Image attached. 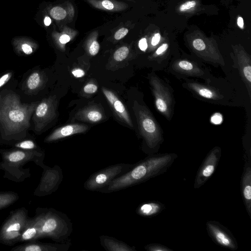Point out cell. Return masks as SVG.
I'll use <instances>...</instances> for the list:
<instances>
[{
	"label": "cell",
	"instance_id": "cell-1",
	"mask_svg": "<svg viewBox=\"0 0 251 251\" xmlns=\"http://www.w3.org/2000/svg\"><path fill=\"white\" fill-rule=\"evenodd\" d=\"M37 102H21L19 96L13 92L0 94V127L1 138L5 141L18 140L25 136L30 119Z\"/></svg>",
	"mask_w": 251,
	"mask_h": 251
},
{
	"label": "cell",
	"instance_id": "cell-2",
	"mask_svg": "<svg viewBox=\"0 0 251 251\" xmlns=\"http://www.w3.org/2000/svg\"><path fill=\"white\" fill-rule=\"evenodd\" d=\"M177 157V155L175 153L149 155L98 192L112 193L145 182L165 173Z\"/></svg>",
	"mask_w": 251,
	"mask_h": 251
},
{
	"label": "cell",
	"instance_id": "cell-3",
	"mask_svg": "<svg viewBox=\"0 0 251 251\" xmlns=\"http://www.w3.org/2000/svg\"><path fill=\"white\" fill-rule=\"evenodd\" d=\"M2 160L0 169L4 172L3 177L10 180L20 182L31 176L29 168L23 166L29 162H33L41 167L44 163L45 152L42 150L25 151L15 148L0 150Z\"/></svg>",
	"mask_w": 251,
	"mask_h": 251
},
{
	"label": "cell",
	"instance_id": "cell-4",
	"mask_svg": "<svg viewBox=\"0 0 251 251\" xmlns=\"http://www.w3.org/2000/svg\"><path fill=\"white\" fill-rule=\"evenodd\" d=\"M40 229L41 239L49 238L63 242L73 232V224L65 214L53 208L37 207L35 215Z\"/></svg>",
	"mask_w": 251,
	"mask_h": 251
},
{
	"label": "cell",
	"instance_id": "cell-5",
	"mask_svg": "<svg viewBox=\"0 0 251 251\" xmlns=\"http://www.w3.org/2000/svg\"><path fill=\"white\" fill-rule=\"evenodd\" d=\"M133 109L135 115L140 135L143 140V150L149 154L158 153L164 141L163 130L147 106L134 100Z\"/></svg>",
	"mask_w": 251,
	"mask_h": 251
},
{
	"label": "cell",
	"instance_id": "cell-6",
	"mask_svg": "<svg viewBox=\"0 0 251 251\" xmlns=\"http://www.w3.org/2000/svg\"><path fill=\"white\" fill-rule=\"evenodd\" d=\"M149 80L156 110L168 120H171L175 104L172 89L154 72L149 75Z\"/></svg>",
	"mask_w": 251,
	"mask_h": 251
},
{
	"label": "cell",
	"instance_id": "cell-7",
	"mask_svg": "<svg viewBox=\"0 0 251 251\" xmlns=\"http://www.w3.org/2000/svg\"><path fill=\"white\" fill-rule=\"evenodd\" d=\"M28 218V210L25 207L11 211L0 228V243L11 246L19 243Z\"/></svg>",
	"mask_w": 251,
	"mask_h": 251
},
{
	"label": "cell",
	"instance_id": "cell-8",
	"mask_svg": "<svg viewBox=\"0 0 251 251\" xmlns=\"http://www.w3.org/2000/svg\"><path fill=\"white\" fill-rule=\"evenodd\" d=\"M189 47L197 57L214 66H224L225 60L216 44L201 33L193 34L188 39Z\"/></svg>",
	"mask_w": 251,
	"mask_h": 251
},
{
	"label": "cell",
	"instance_id": "cell-9",
	"mask_svg": "<svg viewBox=\"0 0 251 251\" xmlns=\"http://www.w3.org/2000/svg\"><path fill=\"white\" fill-rule=\"evenodd\" d=\"M168 70L177 77H194L211 80L210 72L202 63L191 58H178L171 61L168 64Z\"/></svg>",
	"mask_w": 251,
	"mask_h": 251
},
{
	"label": "cell",
	"instance_id": "cell-10",
	"mask_svg": "<svg viewBox=\"0 0 251 251\" xmlns=\"http://www.w3.org/2000/svg\"><path fill=\"white\" fill-rule=\"evenodd\" d=\"M184 80L183 86L187 89L196 97L201 100L219 104H228L231 98V95L227 92L222 91L210 84L202 83L188 78H182Z\"/></svg>",
	"mask_w": 251,
	"mask_h": 251
},
{
	"label": "cell",
	"instance_id": "cell-11",
	"mask_svg": "<svg viewBox=\"0 0 251 251\" xmlns=\"http://www.w3.org/2000/svg\"><path fill=\"white\" fill-rule=\"evenodd\" d=\"M134 165V164L118 163L103 168L91 175L84 183V187L87 190L99 191L113 179L128 171Z\"/></svg>",
	"mask_w": 251,
	"mask_h": 251
},
{
	"label": "cell",
	"instance_id": "cell-12",
	"mask_svg": "<svg viewBox=\"0 0 251 251\" xmlns=\"http://www.w3.org/2000/svg\"><path fill=\"white\" fill-rule=\"evenodd\" d=\"M40 167L43 171L40 182L34 190V195L44 197L50 195L58 189L63 176L61 168L57 165L50 167L44 163Z\"/></svg>",
	"mask_w": 251,
	"mask_h": 251
},
{
	"label": "cell",
	"instance_id": "cell-13",
	"mask_svg": "<svg viewBox=\"0 0 251 251\" xmlns=\"http://www.w3.org/2000/svg\"><path fill=\"white\" fill-rule=\"evenodd\" d=\"M56 110V100L54 96L43 99L37 105L33 116L36 132H41L55 118Z\"/></svg>",
	"mask_w": 251,
	"mask_h": 251
},
{
	"label": "cell",
	"instance_id": "cell-14",
	"mask_svg": "<svg viewBox=\"0 0 251 251\" xmlns=\"http://www.w3.org/2000/svg\"><path fill=\"white\" fill-rule=\"evenodd\" d=\"M206 228L208 236L216 244L231 251L238 249L237 242L231 232L219 222L207 221Z\"/></svg>",
	"mask_w": 251,
	"mask_h": 251
},
{
	"label": "cell",
	"instance_id": "cell-15",
	"mask_svg": "<svg viewBox=\"0 0 251 251\" xmlns=\"http://www.w3.org/2000/svg\"><path fill=\"white\" fill-rule=\"evenodd\" d=\"M221 154V149L218 146L214 147L208 152L197 171L194 188H199L211 177L217 168Z\"/></svg>",
	"mask_w": 251,
	"mask_h": 251
},
{
	"label": "cell",
	"instance_id": "cell-16",
	"mask_svg": "<svg viewBox=\"0 0 251 251\" xmlns=\"http://www.w3.org/2000/svg\"><path fill=\"white\" fill-rule=\"evenodd\" d=\"M233 53L231 57L233 67L237 69L246 85L250 98L251 97V59L250 55L244 49L239 46L233 48Z\"/></svg>",
	"mask_w": 251,
	"mask_h": 251
},
{
	"label": "cell",
	"instance_id": "cell-17",
	"mask_svg": "<svg viewBox=\"0 0 251 251\" xmlns=\"http://www.w3.org/2000/svg\"><path fill=\"white\" fill-rule=\"evenodd\" d=\"M69 241L61 243H42L37 241L25 242L12 248L11 251H67L71 246Z\"/></svg>",
	"mask_w": 251,
	"mask_h": 251
},
{
	"label": "cell",
	"instance_id": "cell-18",
	"mask_svg": "<svg viewBox=\"0 0 251 251\" xmlns=\"http://www.w3.org/2000/svg\"><path fill=\"white\" fill-rule=\"evenodd\" d=\"M102 92L114 112L123 123L129 127H133L132 120L124 103L112 91L105 87L102 88Z\"/></svg>",
	"mask_w": 251,
	"mask_h": 251
},
{
	"label": "cell",
	"instance_id": "cell-19",
	"mask_svg": "<svg viewBox=\"0 0 251 251\" xmlns=\"http://www.w3.org/2000/svg\"><path fill=\"white\" fill-rule=\"evenodd\" d=\"M240 188L246 211L251 219V162H245L241 178Z\"/></svg>",
	"mask_w": 251,
	"mask_h": 251
},
{
	"label": "cell",
	"instance_id": "cell-20",
	"mask_svg": "<svg viewBox=\"0 0 251 251\" xmlns=\"http://www.w3.org/2000/svg\"><path fill=\"white\" fill-rule=\"evenodd\" d=\"M88 126L78 123L71 124L54 130L45 139V142L50 143L73 135L85 132Z\"/></svg>",
	"mask_w": 251,
	"mask_h": 251
},
{
	"label": "cell",
	"instance_id": "cell-21",
	"mask_svg": "<svg viewBox=\"0 0 251 251\" xmlns=\"http://www.w3.org/2000/svg\"><path fill=\"white\" fill-rule=\"evenodd\" d=\"M40 239V224L37 217L35 215L27 220L22 232L19 242H32Z\"/></svg>",
	"mask_w": 251,
	"mask_h": 251
},
{
	"label": "cell",
	"instance_id": "cell-22",
	"mask_svg": "<svg viewBox=\"0 0 251 251\" xmlns=\"http://www.w3.org/2000/svg\"><path fill=\"white\" fill-rule=\"evenodd\" d=\"M102 109L96 105H90L79 109L75 115V119L90 123H98L104 118Z\"/></svg>",
	"mask_w": 251,
	"mask_h": 251
},
{
	"label": "cell",
	"instance_id": "cell-23",
	"mask_svg": "<svg viewBox=\"0 0 251 251\" xmlns=\"http://www.w3.org/2000/svg\"><path fill=\"white\" fill-rule=\"evenodd\" d=\"M77 34V31L65 26L60 32L53 31L51 33V37L56 47L59 50L64 51L66 45L72 41Z\"/></svg>",
	"mask_w": 251,
	"mask_h": 251
},
{
	"label": "cell",
	"instance_id": "cell-24",
	"mask_svg": "<svg viewBox=\"0 0 251 251\" xmlns=\"http://www.w3.org/2000/svg\"><path fill=\"white\" fill-rule=\"evenodd\" d=\"M49 13L57 21H66L70 22L74 17L75 10L73 4L68 2L53 6L50 9Z\"/></svg>",
	"mask_w": 251,
	"mask_h": 251
},
{
	"label": "cell",
	"instance_id": "cell-25",
	"mask_svg": "<svg viewBox=\"0 0 251 251\" xmlns=\"http://www.w3.org/2000/svg\"><path fill=\"white\" fill-rule=\"evenodd\" d=\"M100 241V245L107 251H136L135 247H131L113 237L101 235Z\"/></svg>",
	"mask_w": 251,
	"mask_h": 251
},
{
	"label": "cell",
	"instance_id": "cell-26",
	"mask_svg": "<svg viewBox=\"0 0 251 251\" xmlns=\"http://www.w3.org/2000/svg\"><path fill=\"white\" fill-rule=\"evenodd\" d=\"M91 5L96 9L108 12H120L128 7L126 3L116 0H86Z\"/></svg>",
	"mask_w": 251,
	"mask_h": 251
},
{
	"label": "cell",
	"instance_id": "cell-27",
	"mask_svg": "<svg viewBox=\"0 0 251 251\" xmlns=\"http://www.w3.org/2000/svg\"><path fill=\"white\" fill-rule=\"evenodd\" d=\"M12 45L15 51L21 54H31L38 48V45L36 42L25 37H18L13 38Z\"/></svg>",
	"mask_w": 251,
	"mask_h": 251
},
{
	"label": "cell",
	"instance_id": "cell-28",
	"mask_svg": "<svg viewBox=\"0 0 251 251\" xmlns=\"http://www.w3.org/2000/svg\"><path fill=\"white\" fill-rule=\"evenodd\" d=\"M166 208L162 203L151 201L141 203L137 208L136 212L140 216L152 217L160 213Z\"/></svg>",
	"mask_w": 251,
	"mask_h": 251
},
{
	"label": "cell",
	"instance_id": "cell-29",
	"mask_svg": "<svg viewBox=\"0 0 251 251\" xmlns=\"http://www.w3.org/2000/svg\"><path fill=\"white\" fill-rule=\"evenodd\" d=\"M99 33L98 31L91 32L84 42V48L88 54L95 56L98 54L100 49V45L98 41Z\"/></svg>",
	"mask_w": 251,
	"mask_h": 251
},
{
	"label": "cell",
	"instance_id": "cell-30",
	"mask_svg": "<svg viewBox=\"0 0 251 251\" xmlns=\"http://www.w3.org/2000/svg\"><path fill=\"white\" fill-rule=\"evenodd\" d=\"M44 78L42 74L35 71L31 73L26 81L27 89L30 92H34L39 90L43 85Z\"/></svg>",
	"mask_w": 251,
	"mask_h": 251
},
{
	"label": "cell",
	"instance_id": "cell-31",
	"mask_svg": "<svg viewBox=\"0 0 251 251\" xmlns=\"http://www.w3.org/2000/svg\"><path fill=\"white\" fill-rule=\"evenodd\" d=\"M19 198L18 193L15 192H0V210L13 204Z\"/></svg>",
	"mask_w": 251,
	"mask_h": 251
},
{
	"label": "cell",
	"instance_id": "cell-32",
	"mask_svg": "<svg viewBox=\"0 0 251 251\" xmlns=\"http://www.w3.org/2000/svg\"><path fill=\"white\" fill-rule=\"evenodd\" d=\"M129 52V48L127 46H123L114 51L113 54L112 60L114 63H120L127 58Z\"/></svg>",
	"mask_w": 251,
	"mask_h": 251
},
{
	"label": "cell",
	"instance_id": "cell-33",
	"mask_svg": "<svg viewBox=\"0 0 251 251\" xmlns=\"http://www.w3.org/2000/svg\"><path fill=\"white\" fill-rule=\"evenodd\" d=\"M13 146L15 148L25 151L41 150L36 143L30 139L20 141L14 143Z\"/></svg>",
	"mask_w": 251,
	"mask_h": 251
},
{
	"label": "cell",
	"instance_id": "cell-34",
	"mask_svg": "<svg viewBox=\"0 0 251 251\" xmlns=\"http://www.w3.org/2000/svg\"><path fill=\"white\" fill-rule=\"evenodd\" d=\"M199 5L196 0H188L181 3L177 10L180 13H190L195 11Z\"/></svg>",
	"mask_w": 251,
	"mask_h": 251
},
{
	"label": "cell",
	"instance_id": "cell-35",
	"mask_svg": "<svg viewBox=\"0 0 251 251\" xmlns=\"http://www.w3.org/2000/svg\"><path fill=\"white\" fill-rule=\"evenodd\" d=\"M147 251H173L168 247L159 243H151L144 247Z\"/></svg>",
	"mask_w": 251,
	"mask_h": 251
},
{
	"label": "cell",
	"instance_id": "cell-36",
	"mask_svg": "<svg viewBox=\"0 0 251 251\" xmlns=\"http://www.w3.org/2000/svg\"><path fill=\"white\" fill-rule=\"evenodd\" d=\"M98 90V86L94 83L90 82L86 84L83 88V91L84 93L87 94H92L96 93Z\"/></svg>",
	"mask_w": 251,
	"mask_h": 251
},
{
	"label": "cell",
	"instance_id": "cell-37",
	"mask_svg": "<svg viewBox=\"0 0 251 251\" xmlns=\"http://www.w3.org/2000/svg\"><path fill=\"white\" fill-rule=\"evenodd\" d=\"M128 32V29L126 27H122L118 29L114 34V38L116 40H120L125 37Z\"/></svg>",
	"mask_w": 251,
	"mask_h": 251
},
{
	"label": "cell",
	"instance_id": "cell-38",
	"mask_svg": "<svg viewBox=\"0 0 251 251\" xmlns=\"http://www.w3.org/2000/svg\"><path fill=\"white\" fill-rule=\"evenodd\" d=\"M72 74L76 78L82 77L85 75V71L81 68H75L71 71Z\"/></svg>",
	"mask_w": 251,
	"mask_h": 251
},
{
	"label": "cell",
	"instance_id": "cell-39",
	"mask_svg": "<svg viewBox=\"0 0 251 251\" xmlns=\"http://www.w3.org/2000/svg\"><path fill=\"white\" fill-rule=\"evenodd\" d=\"M161 35L159 33H156L153 35L151 41V45L152 47H156L160 41Z\"/></svg>",
	"mask_w": 251,
	"mask_h": 251
},
{
	"label": "cell",
	"instance_id": "cell-40",
	"mask_svg": "<svg viewBox=\"0 0 251 251\" xmlns=\"http://www.w3.org/2000/svg\"><path fill=\"white\" fill-rule=\"evenodd\" d=\"M138 47L142 51H146L148 48V44L146 38H141L138 42Z\"/></svg>",
	"mask_w": 251,
	"mask_h": 251
},
{
	"label": "cell",
	"instance_id": "cell-41",
	"mask_svg": "<svg viewBox=\"0 0 251 251\" xmlns=\"http://www.w3.org/2000/svg\"><path fill=\"white\" fill-rule=\"evenodd\" d=\"M12 76L11 72L7 73L0 77V88L7 83Z\"/></svg>",
	"mask_w": 251,
	"mask_h": 251
},
{
	"label": "cell",
	"instance_id": "cell-42",
	"mask_svg": "<svg viewBox=\"0 0 251 251\" xmlns=\"http://www.w3.org/2000/svg\"><path fill=\"white\" fill-rule=\"evenodd\" d=\"M222 116L218 113H215L211 118V122L214 124H219L222 121Z\"/></svg>",
	"mask_w": 251,
	"mask_h": 251
},
{
	"label": "cell",
	"instance_id": "cell-43",
	"mask_svg": "<svg viewBox=\"0 0 251 251\" xmlns=\"http://www.w3.org/2000/svg\"><path fill=\"white\" fill-rule=\"evenodd\" d=\"M237 24L238 26L241 29H243L244 27V20L243 19L240 17L239 16L237 18Z\"/></svg>",
	"mask_w": 251,
	"mask_h": 251
},
{
	"label": "cell",
	"instance_id": "cell-44",
	"mask_svg": "<svg viewBox=\"0 0 251 251\" xmlns=\"http://www.w3.org/2000/svg\"><path fill=\"white\" fill-rule=\"evenodd\" d=\"M51 23V19L50 17L47 16L44 19V24L46 26H49Z\"/></svg>",
	"mask_w": 251,
	"mask_h": 251
}]
</instances>
